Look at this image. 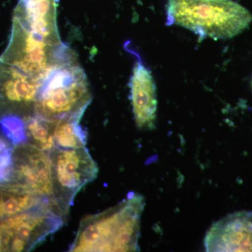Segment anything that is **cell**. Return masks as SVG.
<instances>
[{
  "label": "cell",
  "mask_w": 252,
  "mask_h": 252,
  "mask_svg": "<svg viewBox=\"0 0 252 252\" xmlns=\"http://www.w3.org/2000/svg\"><path fill=\"white\" fill-rule=\"evenodd\" d=\"M54 200L66 218L76 195L95 180L99 168L86 147H55L49 152Z\"/></svg>",
  "instance_id": "cell-5"
},
{
  "label": "cell",
  "mask_w": 252,
  "mask_h": 252,
  "mask_svg": "<svg viewBox=\"0 0 252 252\" xmlns=\"http://www.w3.org/2000/svg\"><path fill=\"white\" fill-rule=\"evenodd\" d=\"M67 218L59 207L48 205L0 220L8 252H29L63 226Z\"/></svg>",
  "instance_id": "cell-6"
},
{
  "label": "cell",
  "mask_w": 252,
  "mask_h": 252,
  "mask_svg": "<svg viewBox=\"0 0 252 252\" xmlns=\"http://www.w3.org/2000/svg\"><path fill=\"white\" fill-rule=\"evenodd\" d=\"M204 245L207 252H252V212H233L217 220Z\"/></svg>",
  "instance_id": "cell-9"
},
{
  "label": "cell",
  "mask_w": 252,
  "mask_h": 252,
  "mask_svg": "<svg viewBox=\"0 0 252 252\" xmlns=\"http://www.w3.org/2000/svg\"><path fill=\"white\" fill-rule=\"evenodd\" d=\"M12 147H14V145L9 140L0 135V154L3 153L5 151Z\"/></svg>",
  "instance_id": "cell-17"
},
{
  "label": "cell",
  "mask_w": 252,
  "mask_h": 252,
  "mask_svg": "<svg viewBox=\"0 0 252 252\" xmlns=\"http://www.w3.org/2000/svg\"><path fill=\"white\" fill-rule=\"evenodd\" d=\"M79 122L72 119L58 121L54 135L56 147L64 149L86 147L87 136Z\"/></svg>",
  "instance_id": "cell-14"
},
{
  "label": "cell",
  "mask_w": 252,
  "mask_h": 252,
  "mask_svg": "<svg viewBox=\"0 0 252 252\" xmlns=\"http://www.w3.org/2000/svg\"><path fill=\"white\" fill-rule=\"evenodd\" d=\"M167 24L181 26L201 39H227L248 28L252 15L232 0H168Z\"/></svg>",
  "instance_id": "cell-2"
},
{
  "label": "cell",
  "mask_w": 252,
  "mask_h": 252,
  "mask_svg": "<svg viewBox=\"0 0 252 252\" xmlns=\"http://www.w3.org/2000/svg\"><path fill=\"white\" fill-rule=\"evenodd\" d=\"M12 157V175L9 184L54 201L49 152L24 142L13 147Z\"/></svg>",
  "instance_id": "cell-8"
},
{
  "label": "cell",
  "mask_w": 252,
  "mask_h": 252,
  "mask_svg": "<svg viewBox=\"0 0 252 252\" xmlns=\"http://www.w3.org/2000/svg\"><path fill=\"white\" fill-rule=\"evenodd\" d=\"M48 205L58 207L52 199L40 194L11 184L0 185V220Z\"/></svg>",
  "instance_id": "cell-12"
},
{
  "label": "cell",
  "mask_w": 252,
  "mask_h": 252,
  "mask_svg": "<svg viewBox=\"0 0 252 252\" xmlns=\"http://www.w3.org/2000/svg\"><path fill=\"white\" fill-rule=\"evenodd\" d=\"M0 129L13 145L27 142L24 121L17 117H6L0 119Z\"/></svg>",
  "instance_id": "cell-15"
},
{
  "label": "cell",
  "mask_w": 252,
  "mask_h": 252,
  "mask_svg": "<svg viewBox=\"0 0 252 252\" xmlns=\"http://www.w3.org/2000/svg\"><path fill=\"white\" fill-rule=\"evenodd\" d=\"M145 198L131 193L115 206L81 220L69 252H138Z\"/></svg>",
  "instance_id": "cell-1"
},
{
  "label": "cell",
  "mask_w": 252,
  "mask_h": 252,
  "mask_svg": "<svg viewBox=\"0 0 252 252\" xmlns=\"http://www.w3.org/2000/svg\"><path fill=\"white\" fill-rule=\"evenodd\" d=\"M43 83L9 63L0 61V119L14 116L25 122L34 116Z\"/></svg>",
  "instance_id": "cell-7"
},
{
  "label": "cell",
  "mask_w": 252,
  "mask_h": 252,
  "mask_svg": "<svg viewBox=\"0 0 252 252\" xmlns=\"http://www.w3.org/2000/svg\"><path fill=\"white\" fill-rule=\"evenodd\" d=\"M12 149H7L0 154V185L9 184L13 170Z\"/></svg>",
  "instance_id": "cell-16"
},
{
  "label": "cell",
  "mask_w": 252,
  "mask_h": 252,
  "mask_svg": "<svg viewBox=\"0 0 252 252\" xmlns=\"http://www.w3.org/2000/svg\"><path fill=\"white\" fill-rule=\"evenodd\" d=\"M126 49L137 57L130 78L131 102L136 126L141 130H152L157 122V86L152 72L139 54L127 44Z\"/></svg>",
  "instance_id": "cell-10"
},
{
  "label": "cell",
  "mask_w": 252,
  "mask_h": 252,
  "mask_svg": "<svg viewBox=\"0 0 252 252\" xmlns=\"http://www.w3.org/2000/svg\"><path fill=\"white\" fill-rule=\"evenodd\" d=\"M58 121L51 120L34 115L25 121L28 143L49 152L56 147L55 131Z\"/></svg>",
  "instance_id": "cell-13"
},
{
  "label": "cell",
  "mask_w": 252,
  "mask_h": 252,
  "mask_svg": "<svg viewBox=\"0 0 252 252\" xmlns=\"http://www.w3.org/2000/svg\"><path fill=\"white\" fill-rule=\"evenodd\" d=\"M0 61L42 81L56 68L78 63L77 55L69 46L50 44L14 19L9 44Z\"/></svg>",
  "instance_id": "cell-4"
},
{
  "label": "cell",
  "mask_w": 252,
  "mask_h": 252,
  "mask_svg": "<svg viewBox=\"0 0 252 252\" xmlns=\"http://www.w3.org/2000/svg\"><path fill=\"white\" fill-rule=\"evenodd\" d=\"M92 100L89 81L79 63L56 68L41 86L34 115L51 119L80 122Z\"/></svg>",
  "instance_id": "cell-3"
},
{
  "label": "cell",
  "mask_w": 252,
  "mask_h": 252,
  "mask_svg": "<svg viewBox=\"0 0 252 252\" xmlns=\"http://www.w3.org/2000/svg\"><path fill=\"white\" fill-rule=\"evenodd\" d=\"M57 0H19L13 19L53 45L62 44L57 26Z\"/></svg>",
  "instance_id": "cell-11"
}]
</instances>
